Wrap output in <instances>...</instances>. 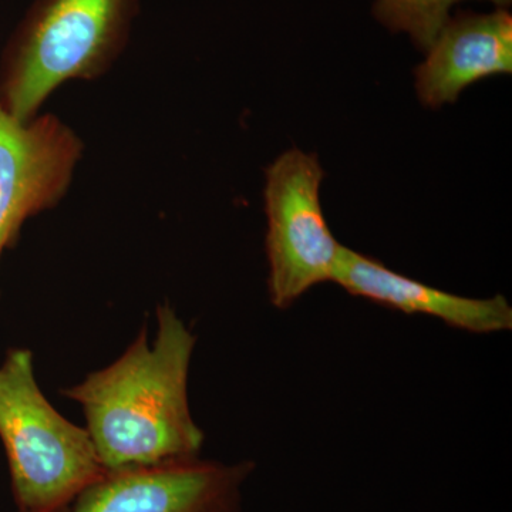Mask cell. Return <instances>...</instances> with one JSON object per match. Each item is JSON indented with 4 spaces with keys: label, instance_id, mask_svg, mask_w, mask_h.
Here are the masks:
<instances>
[{
    "label": "cell",
    "instance_id": "4",
    "mask_svg": "<svg viewBox=\"0 0 512 512\" xmlns=\"http://www.w3.org/2000/svg\"><path fill=\"white\" fill-rule=\"evenodd\" d=\"M323 178L316 154L299 148L285 151L265 170L268 295L281 311L335 275L343 245L333 237L320 204Z\"/></svg>",
    "mask_w": 512,
    "mask_h": 512
},
{
    "label": "cell",
    "instance_id": "1",
    "mask_svg": "<svg viewBox=\"0 0 512 512\" xmlns=\"http://www.w3.org/2000/svg\"><path fill=\"white\" fill-rule=\"evenodd\" d=\"M157 322L153 346L143 328L116 362L62 390L82 406L86 430L106 470L200 456L204 431L192 419L188 402L197 339L170 303L158 306Z\"/></svg>",
    "mask_w": 512,
    "mask_h": 512
},
{
    "label": "cell",
    "instance_id": "9",
    "mask_svg": "<svg viewBox=\"0 0 512 512\" xmlns=\"http://www.w3.org/2000/svg\"><path fill=\"white\" fill-rule=\"evenodd\" d=\"M463 0H376L373 15L390 32L406 33L417 49L431 46L450 19V10ZM498 8H508L512 0H487Z\"/></svg>",
    "mask_w": 512,
    "mask_h": 512
},
{
    "label": "cell",
    "instance_id": "3",
    "mask_svg": "<svg viewBox=\"0 0 512 512\" xmlns=\"http://www.w3.org/2000/svg\"><path fill=\"white\" fill-rule=\"evenodd\" d=\"M0 440L19 512H60L103 476L89 431L57 412L36 382L28 349L0 365Z\"/></svg>",
    "mask_w": 512,
    "mask_h": 512
},
{
    "label": "cell",
    "instance_id": "8",
    "mask_svg": "<svg viewBox=\"0 0 512 512\" xmlns=\"http://www.w3.org/2000/svg\"><path fill=\"white\" fill-rule=\"evenodd\" d=\"M426 53V60L414 69L421 103L431 109L456 103L471 84L494 74H511L512 15L505 8L458 12Z\"/></svg>",
    "mask_w": 512,
    "mask_h": 512
},
{
    "label": "cell",
    "instance_id": "7",
    "mask_svg": "<svg viewBox=\"0 0 512 512\" xmlns=\"http://www.w3.org/2000/svg\"><path fill=\"white\" fill-rule=\"evenodd\" d=\"M332 282L356 298L407 315L430 316L464 332L491 335L512 330V306L505 296L467 298L441 291L350 248L342 247Z\"/></svg>",
    "mask_w": 512,
    "mask_h": 512
},
{
    "label": "cell",
    "instance_id": "2",
    "mask_svg": "<svg viewBox=\"0 0 512 512\" xmlns=\"http://www.w3.org/2000/svg\"><path fill=\"white\" fill-rule=\"evenodd\" d=\"M140 0H35L0 59V109L30 121L57 89L113 69Z\"/></svg>",
    "mask_w": 512,
    "mask_h": 512
},
{
    "label": "cell",
    "instance_id": "5",
    "mask_svg": "<svg viewBox=\"0 0 512 512\" xmlns=\"http://www.w3.org/2000/svg\"><path fill=\"white\" fill-rule=\"evenodd\" d=\"M252 461L200 456L106 470L60 512H242Z\"/></svg>",
    "mask_w": 512,
    "mask_h": 512
},
{
    "label": "cell",
    "instance_id": "6",
    "mask_svg": "<svg viewBox=\"0 0 512 512\" xmlns=\"http://www.w3.org/2000/svg\"><path fill=\"white\" fill-rule=\"evenodd\" d=\"M84 150L83 138L55 114L20 121L0 109V258L29 218L66 197Z\"/></svg>",
    "mask_w": 512,
    "mask_h": 512
}]
</instances>
